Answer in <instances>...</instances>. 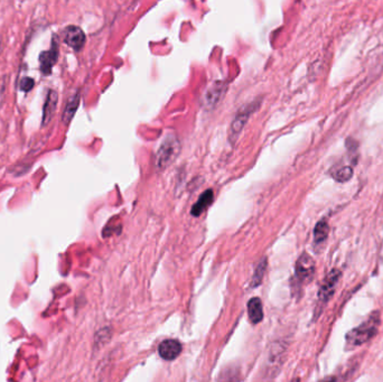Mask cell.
Masks as SVG:
<instances>
[{
    "instance_id": "obj_4",
    "label": "cell",
    "mask_w": 383,
    "mask_h": 382,
    "mask_svg": "<svg viewBox=\"0 0 383 382\" xmlns=\"http://www.w3.org/2000/svg\"><path fill=\"white\" fill-rule=\"evenodd\" d=\"M257 108H258V106L255 105V103H251V105L244 107L242 110H240L238 115L235 116L234 120L232 121V124H231L230 130H229V138L231 141H232V143L236 138H238V136L240 135L241 131H242V129L244 128L245 124L248 122L249 118L251 117V115L254 112V110L257 109Z\"/></svg>"
},
{
    "instance_id": "obj_7",
    "label": "cell",
    "mask_w": 383,
    "mask_h": 382,
    "mask_svg": "<svg viewBox=\"0 0 383 382\" xmlns=\"http://www.w3.org/2000/svg\"><path fill=\"white\" fill-rule=\"evenodd\" d=\"M59 59V47L56 42H52V47L49 51L42 52L40 55V65L41 71L44 74H50L52 69L56 63V61Z\"/></svg>"
},
{
    "instance_id": "obj_11",
    "label": "cell",
    "mask_w": 383,
    "mask_h": 382,
    "mask_svg": "<svg viewBox=\"0 0 383 382\" xmlns=\"http://www.w3.org/2000/svg\"><path fill=\"white\" fill-rule=\"evenodd\" d=\"M248 314L250 322L252 324H258L263 319V307L262 301L258 297L250 299L248 303Z\"/></svg>"
},
{
    "instance_id": "obj_19",
    "label": "cell",
    "mask_w": 383,
    "mask_h": 382,
    "mask_svg": "<svg viewBox=\"0 0 383 382\" xmlns=\"http://www.w3.org/2000/svg\"><path fill=\"white\" fill-rule=\"evenodd\" d=\"M319 382H336V378L335 376H326V378L320 380Z\"/></svg>"
},
{
    "instance_id": "obj_8",
    "label": "cell",
    "mask_w": 383,
    "mask_h": 382,
    "mask_svg": "<svg viewBox=\"0 0 383 382\" xmlns=\"http://www.w3.org/2000/svg\"><path fill=\"white\" fill-rule=\"evenodd\" d=\"M159 355L163 357L164 360L172 361L181 354L182 352V344L179 343L176 339H165L158 347Z\"/></svg>"
},
{
    "instance_id": "obj_9",
    "label": "cell",
    "mask_w": 383,
    "mask_h": 382,
    "mask_svg": "<svg viewBox=\"0 0 383 382\" xmlns=\"http://www.w3.org/2000/svg\"><path fill=\"white\" fill-rule=\"evenodd\" d=\"M58 92L54 90H50L47 93L46 101L44 105V109H43V120L42 126H46L51 121L52 117H53L54 112L56 110V105H58Z\"/></svg>"
},
{
    "instance_id": "obj_5",
    "label": "cell",
    "mask_w": 383,
    "mask_h": 382,
    "mask_svg": "<svg viewBox=\"0 0 383 382\" xmlns=\"http://www.w3.org/2000/svg\"><path fill=\"white\" fill-rule=\"evenodd\" d=\"M315 275V261L308 253H302L296 262V276L300 282H308Z\"/></svg>"
},
{
    "instance_id": "obj_15",
    "label": "cell",
    "mask_w": 383,
    "mask_h": 382,
    "mask_svg": "<svg viewBox=\"0 0 383 382\" xmlns=\"http://www.w3.org/2000/svg\"><path fill=\"white\" fill-rule=\"evenodd\" d=\"M332 176L335 181L339 183H345L349 181L353 176V169L349 166H340L336 171L332 173Z\"/></svg>"
},
{
    "instance_id": "obj_10",
    "label": "cell",
    "mask_w": 383,
    "mask_h": 382,
    "mask_svg": "<svg viewBox=\"0 0 383 382\" xmlns=\"http://www.w3.org/2000/svg\"><path fill=\"white\" fill-rule=\"evenodd\" d=\"M224 92H225V86L223 83L217 82L213 84V86L209 88V90L206 91L204 96L205 106L210 108L214 107L216 103L221 100V98L223 97Z\"/></svg>"
},
{
    "instance_id": "obj_2",
    "label": "cell",
    "mask_w": 383,
    "mask_h": 382,
    "mask_svg": "<svg viewBox=\"0 0 383 382\" xmlns=\"http://www.w3.org/2000/svg\"><path fill=\"white\" fill-rule=\"evenodd\" d=\"M181 153V144L175 135H168L164 138L155 155V166L158 171L169 167Z\"/></svg>"
},
{
    "instance_id": "obj_17",
    "label": "cell",
    "mask_w": 383,
    "mask_h": 382,
    "mask_svg": "<svg viewBox=\"0 0 383 382\" xmlns=\"http://www.w3.org/2000/svg\"><path fill=\"white\" fill-rule=\"evenodd\" d=\"M266 268H267V260L263 259V260L259 263V266L257 267V269L254 271L253 275V286H259L261 284V280L264 276V272H266Z\"/></svg>"
},
{
    "instance_id": "obj_16",
    "label": "cell",
    "mask_w": 383,
    "mask_h": 382,
    "mask_svg": "<svg viewBox=\"0 0 383 382\" xmlns=\"http://www.w3.org/2000/svg\"><path fill=\"white\" fill-rule=\"evenodd\" d=\"M239 372L236 371L235 367L228 366L225 370H222L219 382H235L236 381V374Z\"/></svg>"
},
{
    "instance_id": "obj_3",
    "label": "cell",
    "mask_w": 383,
    "mask_h": 382,
    "mask_svg": "<svg viewBox=\"0 0 383 382\" xmlns=\"http://www.w3.org/2000/svg\"><path fill=\"white\" fill-rule=\"evenodd\" d=\"M340 275L342 273H340L338 269H333L324 278L318 291V301L320 304L328 303V300L332 298L338 286Z\"/></svg>"
},
{
    "instance_id": "obj_14",
    "label": "cell",
    "mask_w": 383,
    "mask_h": 382,
    "mask_svg": "<svg viewBox=\"0 0 383 382\" xmlns=\"http://www.w3.org/2000/svg\"><path fill=\"white\" fill-rule=\"evenodd\" d=\"M329 225L326 221H319L314 229V241L315 243L324 242L328 237Z\"/></svg>"
},
{
    "instance_id": "obj_6",
    "label": "cell",
    "mask_w": 383,
    "mask_h": 382,
    "mask_svg": "<svg viewBox=\"0 0 383 382\" xmlns=\"http://www.w3.org/2000/svg\"><path fill=\"white\" fill-rule=\"evenodd\" d=\"M64 42L75 51H80L85 44V34L78 26H68L64 31Z\"/></svg>"
},
{
    "instance_id": "obj_18",
    "label": "cell",
    "mask_w": 383,
    "mask_h": 382,
    "mask_svg": "<svg viewBox=\"0 0 383 382\" xmlns=\"http://www.w3.org/2000/svg\"><path fill=\"white\" fill-rule=\"evenodd\" d=\"M35 86V81L32 78H24L20 83L21 90L25 92H30Z\"/></svg>"
},
{
    "instance_id": "obj_1",
    "label": "cell",
    "mask_w": 383,
    "mask_h": 382,
    "mask_svg": "<svg viewBox=\"0 0 383 382\" xmlns=\"http://www.w3.org/2000/svg\"><path fill=\"white\" fill-rule=\"evenodd\" d=\"M380 313L376 310V312H373L368 316L357 327L351 329L345 337L346 348L352 350V348L361 346L364 343L370 341L373 336H375L380 326Z\"/></svg>"
},
{
    "instance_id": "obj_12",
    "label": "cell",
    "mask_w": 383,
    "mask_h": 382,
    "mask_svg": "<svg viewBox=\"0 0 383 382\" xmlns=\"http://www.w3.org/2000/svg\"><path fill=\"white\" fill-rule=\"evenodd\" d=\"M213 197H214V195H213V192L211 190L205 191L200 196V199H198V201L195 203V204H194L193 209L191 211V213L194 216L201 215L203 212H204L207 209V206H210V204H211L212 201H213Z\"/></svg>"
},
{
    "instance_id": "obj_13",
    "label": "cell",
    "mask_w": 383,
    "mask_h": 382,
    "mask_svg": "<svg viewBox=\"0 0 383 382\" xmlns=\"http://www.w3.org/2000/svg\"><path fill=\"white\" fill-rule=\"evenodd\" d=\"M79 105H80V96L77 93V94H74V96L71 97L69 99L68 103H66V107H65L63 117H62V121H63L64 125H68L69 122L73 119L75 112H77L78 108H79Z\"/></svg>"
}]
</instances>
